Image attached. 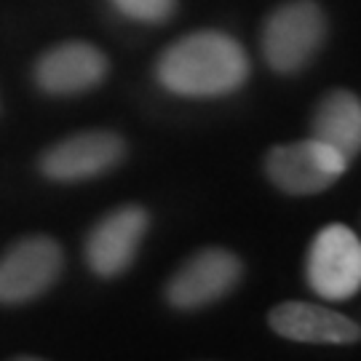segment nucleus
I'll return each mask as SVG.
<instances>
[{"mask_svg":"<svg viewBox=\"0 0 361 361\" xmlns=\"http://www.w3.org/2000/svg\"><path fill=\"white\" fill-rule=\"evenodd\" d=\"M62 268L65 255L54 238H22L0 257V305H22L49 292Z\"/></svg>","mask_w":361,"mask_h":361,"instance_id":"nucleus-5","label":"nucleus"},{"mask_svg":"<svg viewBox=\"0 0 361 361\" xmlns=\"http://www.w3.org/2000/svg\"><path fill=\"white\" fill-rule=\"evenodd\" d=\"M158 83L190 99H214L241 89L249 56L238 40L219 30H198L174 40L155 65Z\"/></svg>","mask_w":361,"mask_h":361,"instance_id":"nucleus-1","label":"nucleus"},{"mask_svg":"<svg viewBox=\"0 0 361 361\" xmlns=\"http://www.w3.org/2000/svg\"><path fill=\"white\" fill-rule=\"evenodd\" d=\"M123 155L126 142L113 131H80L49 147L40 171L54 182H83L118 166Z\"/></svg>","mask_w":361,"mask_h":361,"instance_id":"nucleus-7","label":"nucleus"},{"mask_svg":"<svg viewBox=\"0 0 361 361\" xmlns=\"http://www.w3.org/2000/svg\"><path fill=\"white\" fill-rule=\"evenodd\" d=\"M271 329L279 337L295 343H316V345H350L359 343V324L343 316L335 308H324L316 302H279L268 316Z\"/></svg>","mask_w":361,"mask_h":361,"instance_id":"nucleus-10","label":"nucleus"},{"mask_svg":"<svg viewBox=\"0 0 361 361\" xmlns=\"http://www.w3.org/2000/svg\"><path fill=\"white\" fill-rule=\"evenodd\" d=\"M244 276V265L228 249L209 246L182 262L180 271L169 279L166 300L180 310H195L212 305L231 295Z\"/></svg>","mask_w":361,"mask_h":361,"instance_id":"nucleus-6","label":"nucleus"},{"mask_svg":"<svg viewBox=\"0 0 361 361\" xmlns=\"http://www.w3.org/2000/svg\"><path fill=\"white\" fill-rule=\"evenodd\" d=\"M123 16L145 25H161L177 11V0H110Z\"/></svg>","mask_w":361,"mask_h":361,"instance_id":"nucleus-12","label":"nucleus"},{"mask_svg":"<svg viewBox=\"0 0 361 361\" xmlns=\"http://www.w3.org/2000/svg\"><path fill=\"white\" fill-rule=\"evenodd\" d=\"M305 279L310 289L329 302L356 295L361 286L359 235L340 222L322 228L308 249Z\"/></svg>","mask_w":361,"mask_h":361,"instance_id":"nucleus-4","label":"nucleus"},{"mask_svg":"<svg viewBox=\"0 0 361 361\" xmlns=\"http://www.w3.org/2000/svg\"><path fill=\"white\" fill-rule=\"evenodd\" d=\"M104 75H107V56L97 46L80 40L54 46L35 65V83L46 94L56 97L83 94L97 83H102Z\"/></svg>","mask_w":361,"mask_h":361,"instance_id":"nucleus-9","label":"nucleus"},{"mask_svg":"<svg viewBox=\"0 0 361 361\" xmlns=\"http://www.w3.org/2000/svg\"><path fill=\"white\" fill-rule=\"evenodd\" d=\"M147 225V212L134 204L116 209L99 219L86 238V262L91 271L102 279L121 276L137 257Z\"/></svg>","mask_w":361,"mask_h":361,"instance_id":"nucleus-8","label":"nucleus"},{"mask_svg":"<svg viewBox=\"0 0 361 361\" xmlns=\"http://www.w3.org/2000/svg\"><path fill=\"white\" fill-rule=\"evenodd\" d=\"M350 166V158L316 137L276 145L265 155L268 180L289 195H313L335 185Z\"/></svg>","mask_w":361,"mask_h":361,"instance_id":"nucleus-3","label":"nucleus"},{"mask_svg":"<svg viewBox=\"0 0 361 361\" xmlns=\"http://www.w3.org/2000/svg\"><path fill=\"white\" fill-rule=\"evenodd\" d=\"M326 38V16L316 0H289L268 16L262 30V54L268 65L292 75L319 54Z\"/></svg>","mask_w":361,"mask_h":361,"instance_id":"nucleus-2","label":"nucleus"},{"mask_svg":"<svg viewBox=\"0 0 361 361\" xmlns=\"http://www.w3.org/2000/svg\"><path fill=\"white\" fill-rule=\"evenodd\" d=\"M313 137L337 147L343 155L359 153L361 147V104L350 91H329L313 113Z\"/></svg>","mask_w":361,"mask_h":361,"instance_id":"nucleus-11","label":"nucleus"}]
</instances>
